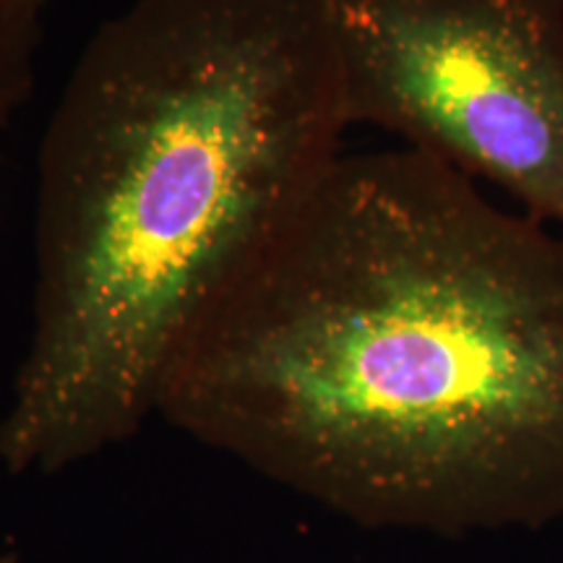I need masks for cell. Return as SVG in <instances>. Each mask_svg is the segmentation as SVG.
Listing matches in <instances>:
<instances>
[{
    "label": "cell",
    "mask_w": 563,
    "mask_h": 563,
    "mask_svg": "<svg viewBox=\"0 0 563 563\" xmlns=\"http://www.w3.org/2000/svg\"><path fill=\"white\" fill-rule=\"evenodd\" d=\"M157 418L363 527L559 517L563 232L422 152H342L175 347Z\"/></svg>",
    "instance_id": "obj_1"
},
{
    "label": "cell",
    "mask_w": 563,
    "mask_h": 563,
    "mask_svg": "<svg viewBox=\"0 0 563 563\" xmlns=\"http://www.w3.org/2000/svg\"><path fill=\"white\" fill-rule=\"evenodd\" d=\"M350 129L332 0H133L102 21L42 133L5 473L60 475L157 418L175 347Z\"/></svg>",
    "instance_id": "obj_2"
},
{
    "label": "cell",
    "mask_w": 563,
    "mask_h": 563,
    "mask_svg": "<svg viewBox=\"0 0 563 563\" xmlns=\"http://www.w3.org/2000/svg\"><path fill=\"white\" fill-rule=\"evenodd\" d=\"M352 125L563 232V0H332Z\"/></svg>",
    "instance_id": "obj_3"
},
{
    "label": "cell",
    "mask_w": 563,
    "mask_h": 563,
    "mask_svg": "<svg viewBox=\"0 0 563 563\" xmlns=\"http://www.w3.org/2000/svg\"><path fill=\"white\" fill-rule=\"evenodd\" d=\"M47 9L51 0H0V139L37 87Z\"/></svg>",
    "instance_id": "obj_4"
},
{
    "label": "cell",
    "mask_w": 563,
    "mask_h": 563,
    "mask_svg": "<svg viewBox=\"0 0 563 563\" xmlns=\"http://www.w3.org/2000/svg\"><path fill=\"white\" fill-rule=\"evenodd\" d=\"M0 563H24L13 548H0Z\"/></svg>",
    "instance_id": "obj_5"
}]
</instances>
